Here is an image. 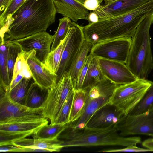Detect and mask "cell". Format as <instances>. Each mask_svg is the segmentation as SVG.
<instances>
[{
	"label": "cell",
	"mask_w": 153,
	"mask_h": 153,
	"mask_svg": "<svg viewBox=\"0 0 153 153\" xmlns=\"http://www.w3.org/2000/svg\"><path fill=\"white\" fill-rule=\"evenodd\" d=\"M56 13L53 0H26L4 28V40H16L46 31L55 22Z\"/></svg>",
	"instance_id": "obj_1"
},
{
	"label": "cell",
	"mask_w": 153,
	"mask_h": 153,
	"mask_svg": "<svg viewBox=\"0 0 153 153\" xmlns=\"http://www.w3.org/2000/svg\"><path fill=\"white\" fill-rule=\"evenodd\" d=\"M58 138L62 141L63 148L107 146L126 147L142 143L140 137L121 136L114 126L102 128L85 127L79 130L73 128L69 124Z\"/></svg>",
	"instance_id": "obj_2"
},
{
	"label": "cell",
	"mask_w": 153,
	"mask_h": 153,
	"mask_svg": "<svg viewBox=\"0 0 153 153\" xmlns=\"http://www.w3.org/2000/svg\"><path fill=\"white\" fill-rule=\"evenodd\" d=\"M153 23V13L140 24L131 38L129 53L126 64L138 78L146 79L153 69L150 29Z\"/></svg>",
	"instance_id": "obj_3"
},
{
	"label": "cell",
	"mask_w": 153,
	"mask_h": 153,
	"mask_svg": "<svg viewBox=\"0 0 153 153\" xmlns=\"http://www.w3.org/2000/svg\"><path fill=\"white\" fill-rule=\"evenodd\" d=\"M117 85L107 78L83 90L86 100L82 113L79 118L69 125L74 128L83 129L94 114L99 109L109 104Z\"/></svg>",
	"instance_id": "obj_4"
},
{
	"label": "cell",
	"mask_w": 153,
	"mask_h": 153,
	"mask_svg": "<svg viewBox=\"0 0 153 153\" xmlns=\"http://www.w3.org/2000/svg\"><path fill=\"white\" fill-rule=\"evenodd\" d=\"M152 82L138 79L128 84L117 85L109 103L124 115L129 114L138 104Z\"/></svg>",
	"instance_id": "obj_5"
},
{
	"label": "cell",
	"mask_w": 153,
	"mask_h": 153,
	"mask_svg": "<svg viewBox=\"0 0 153 153\" xmlns=\"http://www.w3.org/2000/svg\"><path fill=\"white\" fill-rule=\"evenodd\" d=\"M68 73H65L59 81L48 89L46 99L43 104L42 114L54 124L60 110L69 94L74 90Z\"/></svg>",
	"instance_id": "obj_6"
},
{
	"label": "cell",
	"mask_w": 153,
	"mask_h": 153,
	"mask_svg": "<svg viewBox=\"0 0 153 153\" xmlns=\"http://www.w3.org/2000/svg\"><path fill=\"white\" fill-rule=\"evenodd\" d=\"M42 108H31L16 102L8 91L0 87V124L14 123L44 117Z\"/></svg>",
	"instance_id": "obj_7"
},
{
	"label": "cell",
	"mask_w": 153,
	"mask_h": 153,
	"mask_svg": "<svg viewBox=\"0 0 153 153\" xmlns=\"http://www.w3.org/2000/svg\"><path fill=\"white\" fill-rule=\"evenodd\" d=\"M84 39L83 27L72 22L65 39V46L56 74V83L65 73H68L79 53Z\"/></svg>",
	"instance_id": "obj_8"
},
{
	"label": "cell",
	"mask_w": 153,
	"mask_h": 153,
	"mask_svg": "<svg viewBox=\"0 0 153 153\" xmlns=\"http://www.w3.org/2000/svg\"><path fill=\"white\" fill-rule=\"evenodd\" d=\"M115 127L123 137L141 134L153 137V107L142 114L124 115Z\"/></svg>",
	"instance_id": "obj_9"
},
{
	"label": "cell",
	"mask_w": 153,
	"mask_h": 153,
	"mask_svg": "<svg viewBox=\"0 0 153 153\" xmlns=\"http://www.w3.org/2000/svg\"><path fill=\"white\" fill-rule=\"evenodd\" d=\"M131 38H122L97 43L93 45L90 54L96 57L120 62L127 61Z\"/></svg>",
	"instance_id": "obj_10"
},
{
	"label": "cell",
	"mask_w": 153,
	"mask_h": 153,
	"mask_svg": "<svg viewBox=\"0 0 153 153\" xmlns=\"http://www.w3.org/2000/svg\"><path fill=\"white\" fill-rule=\"evenodd\" d=\"M97 58L104 76L117 85L129 83L138 79L125 63L114 60Z\"/></svg>",
	"instance_id": "obj_11"
},
{
	"label": "cell",
	"mask_w": 153,
	"mask_h": 153,
	"mask_svg": "<svg viewBox=\"0 0 153 153\" xmlns=\"http://www.w3.org/2000/svg\"><path fill=\"white\" fill-rule=\"evenodd\" d=\"M54 38V35L44 31L13 41L20 45L23 51L28 52L35 50L36 56L42 62L50 52L51 46Z\"/></svg>",
	"instance_id": "obj_12"
},
{
	"label": "cell",
	"mask_w": 153,
	"mask_h": 153,
	"mask_svg": "<svg viewBox=\"0 0 153 153\" xmlns=\"http://www.w3.org/2000/svg\"><path fill=\"white\" fill-rule=\"evenodd\" d=\"M33 50L27 52L26 61L35 82L43 89H48L56 83V76L42 65Z\"/></svg>",
	"instance_id": "obj_13"
},
{
	"label": "cell",
	"mask_w": 153,
	"mask_h": 153,
	"mask_svg": "<svg viewBox=\"0 0 153 153\" xmlns=\"http://www.w3.org/2000/svg\"><path fill=\"white\" fill-rule=\"evenodd\" d=\"M124 115L116 107L109 103L97 111L85 127L102 128L115 126Z\"/></svg>",
	"instance_id": "obj_14"
},
{
	"label": "cell",
	"mask_w": 153,
	"mask_h": 153,
	"mask_svg": "<svg viewBox=\"0 0 153 153\" xmlns=\"http://www.w3.org/2000/svg\"><path fill=\"white\" fill-rule=\"evenodd\" d=\"M150 0H116L110 3L99 5L93 11L99 19L110 18L128 12Z\"/></svg>",
	"instance_id": "obj_15"
},
{
	"label": "cell",
	"mask_w": 153,
	"mask_h": 153,
	"mask_svg": "<svg viewBox=\"0 0 153 153\" xmlns=\"http://www.w3.org/2000/svg\"><path fill=\"white\" fill-rule=\"evenodd\" d=\"M56 13L76 22L80 19L88 21L89 13L84 4L77 0H53Z\"/></svg>",
	"instance_id": "obj_16"
},
{
	"label": "cell",
	"mask_w": 153,
	"mask_h": 153,
	"mask_svg": "<svg viewBox=\"0 0 153 153\" xmlns=\"http://www.w3.org/2000/svg\"><path fill=\"white\" fill-rule=\"evenodd\" d=\"M62 141L58 138L50 139L26 138L14 142L13 145L18 147L45 150L47 152H59L63 148Z\"/></svg>",
	"instance_id": "obj_17"
},
{
	"label": "cell",
	"mask_w": 153,
	"mask_h": 153,
	"mask_svg": "<svg viewBox=\"0 0 153 153\" xmlns=\"http://www.w3.org/2000/svg\"><path fill=\"white\" fill-rule=\"evenodd\" d=\"M48 119L44 117L14 123L0 124V131L32 132L34 134L48 124Z\"/></svg>",
	"instance_id": "obj_18"
},
{
	"label": "cell",
	"mask_w": 153,
	"mask_h": 153,
	"mask_svg": "<svg viewBox=\"0 0 153 153\" xmlns=\"http://www.w3.org/2000/svg\"><path fill=\"white\" fill-rule=\"evenodd\" d=\"M93 45L91 43L84 39L79 53L68 73L74 87L79 74L85 62Z\"/></svg>",
	"instance_id": "obj_19"
},
{
	"label": "cell",
	"mask_w": 153,
	"mask_h": 153,
	"mask_svg": "<svg viewBox=\"0 0 153 153\" xmlns=\"http://www.w3.org/2000/svg\"><path fill=\"white\" fill-rule=\"evenodd\" d=\"M48 89H43L34 82L27 92L24 105L31 108H42L47 96Z\"/></svg>",
	"instance_id": "obj_20"
},
{
	"label": "cell",
	"mask_w": 153,
	"mask_h": 153,
	"mask_svg": "<svg viewBox=\"0 0 153 153\" xmlns=\"http://www.w3.org/2000/svg\"><path fill=\"white\" fill-rule=\"evenodd\" d=\"M9 41L5 40L1 45L0 51V87L6 91H9L11 82L8 71V57Z\"/></svg>",
	"instance_id": "obj_21"
},
{
	"label": "cell",
	"mask_w": 153,
	"mask_h": 153,
	"mask_svg": "<svg viewBox=\"0 0 153 153\" xmlns=\"http://www.w3.org/2000/svg\"><path fill=\"white\" fill-rule=\"evenodd\" d=\"M65 39L61 41L55 49L51 51L41 63L42 65L44 68L56 76L65 46Z\"/></svg>",
	"instance_id": "obj_22"
},
{
	"label": "cell",
	"mask_w": 153,
	"mask_h": 153,
	"mask_svg": "<svg viewBox=\"0 0 153 153\" xmlns=\"http://www.w3.org/2000/svg\"><path fill=\"white\" fill-rule=\"evenodd\" d=\"M104 77L97 58L92 57L83 82V89L93 85Z\"/></svg>",
	"instance_id": "obj_23"
},
{
	"label": "cell",
	"mask_w": 153,
	"mask_h": 153,
	"mask_svg": "<svg viewBox=\"0 0 153 153\" xmlns=\"http://www.w3.org/2000/svg\"><path fill=\"white\" fill-rule=\"evenodd\" d=\"M86 94L83 90H75L68 123L77 120L82 115L85 105Z\"/></svg>",
	"instance_id": "obj_24"
},
{
	"label": "cell",
	"mask_w": 153,
	"mask_h": 153,
	"mask_svg": "<svg viewBox=\"0 0 153 153\" xmlns=\"http://www.w3.org/2000/svg\"><path fill=\"white\" fill-rule=\"evenodd\" d=\"M35 82L32 76L29 78L23 77L21 81L9 92L10 97L14 101L24 105L25 99L30 87Z\"/></svg>",
	"instance_id": "obj_25"
},
{
	"label": "cell",
	"mask_w": 153,
	"mask_h": 153,
	"mask_svg": "<svg viewBox=\"0 0 153 153\" xmlns=\"http://www.w3.org/2000/svg\"><path fill=\"white\" fill-rule=\"evenodd\" d=\"M68 125V124L64 125L47 124L42 127L31 136L33 138L50 139L58 138Z\"/></svg>",
	"instance_id": "obj_26"
},
{
	"label": "cell",
	"mask_w": 153,
	"mask_h": 153,
	"mask_svg": "<svg viewBox=\"0 0 153 153\" xmlns=\"http://www.w3.org/2000/svg\"><path fill=\"white\" fill-rule=\"evenodd\" d=\"M153 107V82H151L150 85L138 104L128 114L133 115L142 114Z\"/></svg>",
	"instance_id": "obj_27"
},
{
	"label": "cell",
	"mask_w": 153,
	"mask_h": 153,
	"mask_svg": "<svg viewBox=\"0 0 153 153\" xmlns=\"http://www.w3.org/2000/svg\"><path fill=\"white\" fill-rule=\"evenodd\" d=\"M72 22L68 17L64 16L59 19V25L54 35V38L51 48V51L55 49L62 41L67 36Z\"/></svg>",
	"instance_id": "obj_28"
},
{
	"label": "cell",
	"mask_w": 153,
	"mask_h": 153,
	"mask_svg": "<svg viewBox=\"0 0 153 153\" xmlns=\"http://www.w3.org/2000/svg\"><path fill=\"white\" fill-rule=\"evenodd\" d=\"M33 134L32 132L0 131V146L13 145L15 141Z\"/></svg>",
	"instance_id": "obj_29"
},
{
	"label": "cell",
	"mask_w": 153,
	"mask_h": 153,
	"mask_svg": "<svg viewBox=\"0 0 153 153\" xmlns=\"http://www.w3.org/2000/svg\"><path fill=\"white\" fill-rule=\"evenodd\" d=\"M9 41L8 57V71L9 78L12 81L14 65L18 55L22 51L19 44L14 41Z\"/></svg>",
	"instance_id": "obj_30"
},
{
	"label": "cell",
	"mask_w": 153,
	"mask_h": 153,
	"mask_svg": "<svg viewBox=\"0 0 153 153\" xmlns=\"http://www.w3.org/2000/svg\"><path fill=\"white\" fill-rule=\"evenodd\" d=\"M74 90H75L72 91L67 97L55 121L54 124L64 125L68 124Z\"/></svg>",
	"instance_id": "obj_31"
},
{
	"label": "cell",
	"mask_w": 153,
	"mask_h": 153,
	"mask_svg": "<svg viewBox=\"0 0 153 153\" xmlns=\"http://www.w3.org/2000/svg\"><path fill=\"white\" fill-rule=\"evenodd\" d=\"M26 0H11L6 9L0 15V30L4 28L13 14Z\"/></svg>",
	"instance_id": "obj_32"
},
{
	"label": "cell",
	"mask_w": 153,
	"mask_h": 153,
	"mask_svg": "<svg viewBox=\"0 0 153 153\" xmlns=\"http://www.w3.org/2000/svg\"><path fill=\"white\" fill-rule=\"evenodd\" d=\"M92 58V56L89 53L83 66L79 74L77 81L74 86L75 90L83 89V82Z\"/></svg>",
	"instance_id": "obj_33"
},
{
	"label": "cell",
	"mask_w": 153,
	"mask_h": 153,
	"mask_svg": "<svg viewBox=\"0 0 153 153\" xmlns=\"http://www.w3.org/2000/svg\"><path fill=\"white\" fill-rule=\"evenodd\" d=\"M152 151L146 148H143L138 147L136 145H131L124 148L106 149L100 152H150Z\"/></svg>",
	"instance_id": "obj_34"
},
{
	"label": "cell",
	"mask_w": 153,
	"mask_h": 153,
	"mask_svg": "<svg viewBox=\"0 0 153 153\" xmlns=\"http://www.w3.org/2000/svg\"><path fill=\"white\" fill-rule=\"evenodd\" d=\"M24 51H22L19 53L15 63L13 71L12 80H13L19 74L22 70V61L24 59Z\"/></svg>",
	"instance_id": "obj_35"
},
{
	"label": "cell",
	"mask_w": 153,
	"mask_h": 153,
	"mask_svg": "<svg viewBox=\"0 0 153 153\" xmlns=\"http://www.w3.org/2000/svg\"><path fill=\"white\" fill-rule=\"evenodd\" d=\"M1 152H27L28 149L27 148L18 147L13 145H5L0 146Z\"/></svg>",
	"instance_id": "obj_36"
},
{
	"label": "cell",
	"mask_w": 153,
	"mask_h": 153,
	"mask_svg": "<svg viewBox=\"0 0 153 153\" xmlns=\"http://www.w3.org/2000/svg\"><path fill=\"white\" fill-rule=\"evenodd\" d=\"M98 0H85L84 5L88 10H95L99 5Z\"/></svg>",
	"instance_id": "obj_37"
},
{
	"label": "cell",
	"mask_w": 153,
	"mask_h": 153,
	"mask_svg": "<svg viewBox=\"0 0 153 153\" xmlns=\"http://www.w3.org/2000/svg\"><path fill=\"white\" fill-rule=\"evenodd\" d=\"M23 76L21 74H18L16 77L11 82L9 87V92L16 85L19 83L23 77Z\"/></svg>",
	"instance_id": "obj_38"
},
{
	"label": "cell",
	"mask_w": 153,
	"mask_h": 153,
	"mask_svg": "<svg viewBox=\"0 0 153 153\" xmlns=\"http://www.w3.org/2000/svg\"><path fill=\"white\" fill-rule=\"evenodd\" d=\"M143 146L153 151V138L147 139L142 143Z\"/></svg>",
	"instance_id": "obj_39"
},
{
	"label": "cell",
	"mask_w": 153,
	"mask_h": 153,
	"mask_svg": "<svg viewBox=\"0 0 153 153\" xmlns=\"http://www.w3.org/2000/svg\"><path fill=\"white\" fill-rule=\"evenodd\" d=\"M11 0H0V15L6 9Z\"/></svg>",
	"instance_id": "obj_40"
},
{
	"label": "cell",
	"mask_w": 153,
	"mask_h": 153,
	"mask_svg": "<svg viewBox=\"0 0 153 153\" xmlns=\"http://www.w3.org/2000/svg\"><path fill=\"white\" fill-rule=\"evenodd\" d=\"M99 20V17L97 14L94 12L93 11L89 13L88 16L89 23H95L97 22Z\"/></svg>",
	"instance_id": "obj_41"
},
{
	"label": "cell",
	"mask_w": 153,
	"mask_h": 153,
	"mask_svg": "<svg viewBox=\"0 0 153 153\" xmlns=\"http://www.w3.org/2000/svg\"><path fill=\"white\" fill-rule=\"evenodd\" d=\"M79 2H80L84 4V2L85 1V0H77ZM104 0H98L99 3V5H100V4L102 2V1Z\"/></svg>",
	"instance_id": "obj_42"
},
{
	"label": "cell",
	"mask_w": 153,
	"mask_h": 153,
	"mask_svg": "<svg viewBox=\"0 0 153 153\" xmlns=\"http://www.w3.org/2000/svg\"><path fill=\"white\" fill-rule=\"evenodd\" d=\"M115 0H104V4H108Z\"/></svg>",
	"instance_id": "obj_43"
}]
</instances>
